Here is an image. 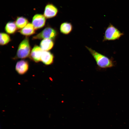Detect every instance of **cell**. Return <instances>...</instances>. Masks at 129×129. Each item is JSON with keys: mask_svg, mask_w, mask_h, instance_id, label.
I'll use <instances>...</instances> for the list:
<instances>
[{"mask_svg": "<svg viewBox=\"0 0 129 129\" xmlns=\"http://www.w3.org/2000/svg\"><path fill=\"white\" fill-rule=\"evenodd\" d=\"M43 51L40 47L35 46L31 50L30 55V58L36 62H40Z\"/></svg>", "mask_w": 129, "mask_h": 129, "instance_id": "cell-8", "label": "cell"}, {"mask_svg": "<svg viewBox=\"0 0 129 129\" xmlns=\"http://www.w3.org/2000/svg\"><path fill=\"white\" fill-rule=\"evenodd\" d=\"M31 48L29 40L25 38L20 44L17 50L16 58L24 59L30 56Z\"/></svg>", "mask_w": 129, "mask_h": 129, "instance_id": "cell-3", "label": "cell"}, {"mask_svg": "<svg viewBox=\"0 0 129 129\" xmlns=\"http://www.w3.org/2000/svg\"><path fill=\"white\" fill-rule=\"evenodd\" d=\"M73 27L72 24L70 22H64L62 23L60 27V30L61 32L64 34H68L72 31Z\"/></svg>", "mask_w": 129, "mask_h": 129, "instance_id": "cell-12", "label": "cell"}, {"mask_svg": "<svg viewBox=\"0 0 129 129\" xmlns=\"http://www.w3.org/2000/svg\"><path fill=\"white\" fill-rule=\"evenodd\" d=\"M95 59L96 63L99 67L103 68H110L114 64L113 59L98 53L90 48L86 46Z\"/></svg>", "mask_w": 129, "mask_h": 129, "instance_id": "cell-1", "label": "cell"}, {"mask_svg": "<svg viewBox=\"0 0 129 129\" xmlns=\"http://www.w3.org/2000/svg\"><path fill=\"white\" fill-rule=\"evenodd\" d=\"M29 68L28 62L26 60H21L16 63L15 66L16 71L19 74L23 75L26 73Z\"/></svg>", "mask_w": 129, "mask_h": 129, "instance_id": "cell-7", "label": "cell"}, {"mask_svg": "<svg viewBox=\"0 0 129 129\" xmlns=\"http://www.w3.org/2000/svg\"><path fill=\"white\" fill-rule=\"evenodd\" d=\"M124 34L117 28L110 23L105 30L103 41L118 39Z\"/></svg>", "mask_w": 129, "mask_h": 129, "instance_id": "cell-2", "label": "cell"}, {"mask_svg": "<svg viewBox=\"0 0 129 129\" xmlns=\"http://www.w3.org/2000/svg\"><path fill=\"white\" fill-rule=\"evenodd\" d=\"M10 41V37L8 35L5 33H0V44L1 45L6 44Z\"/></svg>", "mask_w": 129, "mask_h": 129, "instance_id": "cell-15", "label": "cell"}, {"mask_svg": "<svg viewBox=\"0 0 129 129\" xmlns=\"http://www.w3.org/2000/svg\"><path fill=\"white\" fill-rule=\"evenodd\" d=\"M45 17L41 14L35 15L32 19V24L35 29H37L43 27L45 24Z\"/></svg>", "mask_w": 129, "mask_h": 129, "instance_id": "cell-6", "label": "cell"}, {"mask_svg": "<svg viewBox=\"0 0 129 129\" xmlns=\"http://www.w3.org/2000/svg\"><path fill=\"white\" fill-rule=\"evenodd\" d=\"M27 19L23 16L17 17L16 20L15 24L17 28L22 29L25 27L28 23Z\"/></svg>", "mask_w": 129, "mask_h": 129, "instance_id": "cell-13", "label": "cell"}, {"mask_svg": "<svg viewBox=\"0 0 129 129\" xmlns=\"http://www.w3.org/2000/svg\"><path fill=\"white\" fill-rule=\"evenodd\" d=\"M54 45V42L52 40L44 39L41 42L40 46L43 51H48L53 48Z\"/></svg>", "mask_w": 129, "mask_h": 129, "instance_id": "cell-11", "label": "cell"}, {"mask_svg": "<svg viewBox=\"0 0 129 129\" xmlns=\"http://www.w3.org/2000/svg\"><path fill=\"white\" fill-rule=\"evenodd\" d=\"M57 8L52 3L47 4L45 6L44 15L47 18H50L56 16L58 13Z\"/></svg>", "mask_w": 129, "mask_h": 129, "instance_id": "cell-5", "label": "cell"}, {"mask_svg": "<svg viewBox=\"0 0 129 129\" xmlns=\"http://www.w3.org/2000/svg\"><path fill=\"white\" fill-rule=\"evenodd\" d=\"M54 56L53 54L48 51H43L41 59V61L46 65L52 64L53 62Z\"/></svg>", "mask_w": 129, "mask_h": 129, "instance_id": "cell-9", "label": "cell"}, {"mask_svg": "<svg viewBox=\"0 0 129 129\" xmlns=\"http://www.w3.org/2000/svg\"><path fill=\"white\" fill-rule=\"evenodd\" d=\"M15 23L13 22H9L6 24L5 30V31L10 34H12L14 33L17 29Z\"/></svg>", "mask_w": 129, "mask_h": 129, "instance_id": "cell-14", "label": "cell"}, {"mask_svg": "<svg viewBox=\"0 0 129 129\" xmlns=\"http://www.w3.org/2000/svg\"><path fill=\"white\" fill-rule=\"evenodd\" d=\"M35 30L32 24L29 23L18 32L22 35L29 36L34 34Z\"/></svg>", "mask_w": 129, "mask_h": 129, "instance_id": "cell-10", "label": "cell"}, {"mask_svg": "<svg viewBox=\"0 0 129 129\" xmlns=\"http://www.w3.org/2000/svg\"><path fill=\"white\" fill-rule=\"evenodd\" d=\"M57 35L56 31L50 27L45 28L42 32L33 37V39H55Z\"/></svg>", "mask_w": 129, "mask_h": 129, "instance_id": "cell-4", "label": "cell"}]
</instances>
